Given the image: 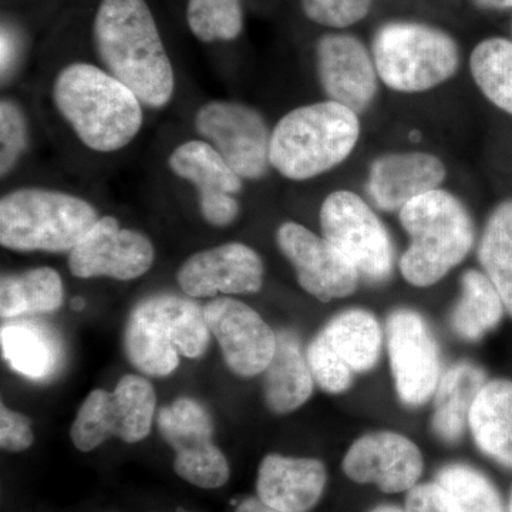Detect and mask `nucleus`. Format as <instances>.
I'll list each match as a JSON object with an SVG mask.
<instances>
[{
    "instance_id": "obj_12",
    "label": "nucleus",
    "mask_w": 512,
    "mask_h": 512,
    "mask_svg": "<svg viewBox=\"0 0 512 512\" xmlns=\"http://www.w3.org/2000/svg\"><path fill=\"white\" fill-rule=\"evenodd\" d=\"M156 262V248L143 232L124 228L113 215H100L69 254V269L80 279L133 281Z\"/></svg>"
},
{
    "instance_id": "obj_13",
    "label": "nucleus",
    "mask_w": 512,
    "mask_h": 512,
    "mask_svg": "<svg viewBox=\"0 0 512 512\" xmlns=\"http://www.w3.org/2000/svg\"><path fill=\"white\" fill-rule=\"evenodd\" d=\"M387 350L394 386L407 406H421L434 396L441 379L440 352L420 313L399 309L387 319Z\"/></svg>"
},
{
    "instance_id": "obj_2",
    "label": "nucleus",
    "mask_w": 512,
    "mask_h": 512,
    "mask_svg": "<svg viewBox=\"0 0 512 512\" xmlns=\"http://www.w3.org/2000/svg\"><path fill=\"white\" fill-rule=\"evenodd\" d=\"M53 106L87 150L113 154L136 140L144 126V106L103 67L66 64L52 84Z\"/></svg>"
},
{
    "instance_id": "obj_10",
    "label": "nucleus",
    "mask_w": 512,
    "mask_h": 512,
    "mask_svg": "<svg viewBox=\"0 0 512 512\" xmlns=\"http://www.w3.org/2000/svg\"><path fill=\"white\" fill-rule=\"evenodd\" d=\"M194 130L242 180H261L272 168V130L261 111L248 104L235 100L207 101L195 111Z\"/></svg>"
},
{
    "instance_id": "obj_29",
    "label": "nucleus",
    "mask_w": 512,
    "mask_h": 512,
    "mask_svg": "<svg viewBox=\"0 0 512 512\" xmlns=\"http://www.w3.org/2000/svg\"><path fill=\"white\" fill-rule=\"evenodd\" d=\"M478 261L512 316V200L491 212L478 245Z\"/></svg>"
},
{
    "instance_id": "obj_17",
    "label": "nucleus",
    "mask_w": 512,
    "mask_h": 512,
    "mask_svg": "<svg viewBox=\"0 0 512 512\" xmlns=\"http://www.w3.org/2000/svg\"><path fill=\"white\" fill-rule=\"evenodd\" d=\"M265 266L261 255L242 242L195 252L177 272L181 291L190 298L247 295L261 291Z\"/></svg>"
},
{
    "instance_id": "obj_25",
    "label": "nucleus",
    "mask_w": 512,
    "mask_h": 512,
    "mask_svg": "<svg viewBox=\"0 0 512 512\" xmlns=\"http://www.w3.org/2000/svg\"><path fill=\"white\" fill-rule=\"evenodd\" d=\"M468 427L485 456L512 468V380L485 383L471 409Z\"/></svg>"
},
{
    "instance_id": "obj_9",
    "label": "nucleus",
    "mask_w": 512,
    "mask_h": 512,
    "mask_svg": "<svg viewBox=\"0 0 512 512\" xmlns=\"http://www.w3.org/2000/svg\"><path fill=\"white\" fill-rule=\"evenodd\" d=\"M322 237L356 266L360 276L382 284L392 276L394 251L383 222L353 191H333L319 212Z\"/></svg>"
},
{
    "instance_id": "obj_4",
    "label": "nucleus",
    "mask_w": 512,
    "mask_h": 512,
    "mask_svg": "<svg viewBox=\"0 0 512 512\" xmlns=\"http://www.w3.org/2000/svg\"><path fill=\"white\" fill-rule=\"evenodd\" d=\"M204 309L185 296L157 293L138 302L124 329V350L138 372L170 376L180 356L197 359L210 343Z\"/></svg>"
},
{
    "instance_id": "obj_35",
    "label": "nucleus",
    "mask_w": 512,
    "mask_h": 512,
    "mask_svg": "<svg viewBox=\"0 0 512 512\" xmlns=\"http://www.w3.org/2000/svg\"><path fill=\"white\" fill-rule=\"evenodd\" d=\"M35 436L29 417L13 412L2 403L0 406V447L10 453L28 450Z\"/></svg>"
},
{
    "instance_id": "obj_15",
    "label": "nucleus",
    "mask_w": 512,
    "mask_h": 512,
    "mask_svg": "<svg viewBox=\"0 0 512 512\" xmlns=\"http://www.w3.org/2000/svg\"><path fill=\"white\" fill-rule=\"evenodd\" d=\"M175 177L197 191L201 217L214 228H227L238 220L241 204L238 195L244 181L215 148L201 138L178 144L167 160Z\"/></svg>"
},
{
    "instance_id": "obj_38",
    "label": "nucleus",
    "mask_w": 512,
    "mask_h": 512,
    "mask_svg": "<svg viewBox=\"0 0 512 512\" xmlns=\"http://www.w3.org/2000/svg\"><path fill=\"white\" fill-rule=\"evenodd\" d=\"M12 40H10L9 32L5 29L2 30V76H5L6 70L10 67L12 62Z\"/></svg>"
},
{
    "instance_id": "obj_8",
    "label": "nucleus",
    "mask_w": 512,
    "mask_h": 512,
    "mask_svg": "<svg viewBox=\"0 0 512 512\" xmlns=\"http://www.w3.org/2000/svg\"><path fill=\"white\" fill-rule=\"evenodd\" d=\"M157 396L144 377H121L114 392L97 389L86 397L70 430L74 447L89 453L110 437L138 443L153 429Z\"/></svg>"
},
{
    "instance_id": "obj_34",
    "label": "nucleus",
    "mask_w": 512,
    "mask_h": 512,
    "mask_svg": "<svg viewBox=\"0 0 512 512\" xmlns=\"http://www.w3.org/2000/svg\"><path fill=\"white\" fill-rule=\"evenodd\" d=\"M0 128H2V177L8 175L18 163L20 154L28 143V126L18 104L3 99L0 104Z\"/></svg>"
},
{
    "instance_id": "obj_23",
    "label": "nucleus",
    "mask_w": 512,
    "mask_h": 512,
    "mask_svg": "<svg viewBox=\"0 0 512 512\" xmlns=\"http://www.w3.org/2000/svg\"><path fill=\"white\" fill-rule=\"evenodd\" d=\"M315 338L355 375L372 370L382 353V326L376 316L365 309L339 313Z\"/></svg>"
},
{
    "instance_id": "obj_16",
    "label": "nucleus",
    "mask_w": 512,
    "mask_h": 512,
    "mask_svg": "<svg viewBox=\"0 0 512 512\" xmlns=\"http://www.w3.org/2000/svg\"><path fill=\"white\" fill-rule=\"evenodd\" d=\"M204 313L232 373L251 379L265 372L274 357L278 335L258 312L247 303L222 296L212 299Z\"/></svg>"
},
{
    "instance_id": "obj_20",
    "label": "nucleus",
    "mask_w": 512,
    "mask_h": 512,
    "mask_svg": "<svg viewBox=\"0 0 512 512\" xmlns=\"http://www.w3.org/2000/svg\"><path fill=\"white\" fill-rule=\"evenodd\" d=\"M446 175V165L434 154H384L370 165L367 192L380 211L400 212L420 195L439 190Z\"/></svg>"
},
{
    "instance_id": "obj_31",
    "label": "nucleus",
    "mask_w": 512,
    "mask_h": 512,
    "mask_svg": "<svg viewBox=\"0 0 512 512\" xmlns=\"http://www.w3.org/2000/svg\"><path fill=\"white\" fill-rule=\"evenodd\" d=\"M185 15L202 43L232 42L244 30L242 0H188Z\"/></svg>"
},
{
    "instance_id": "obj_18",
    "label": "nucleus",
    "mask_w": 512,
    "mask_h": 512,
    "mask_svg": "<svg viewBox=\"0 0 512 512\" xmlns=\"http://www.w3.org/2000/svg\"><path fill=\"white\" fill-rule=\"evenodd\" d=\"M423 468L420 448L396 431H375L359 437L343 458V471L350 480L375 484L387 494L412 490Z\"/></svg>"
},
{
    "instance_id": "obj_27",
    "label": "nucleus",
    "mask_w": 512,
    "mask_h": 512,
    "mask_svg": "<svg viewBox=\"0 0 512 512\" xmlns=\"http://www.w3.org/2000/svg\"><path fill=\"white\" fill-rule=\"evenodd\" d=\"M460 298L451 312V328L461 339L477 342L497 328L505 305L493 282L484 272L470 269L461 276Z\"/></svg>"
},
{
    "instance_id": "obj_11",
    "label": "nucleus",
    "mask_w": 512,
    "mask_h": 512,
    "mask_svg": "<svg viewBox=\"0 0 512 512\" xmlns=\"http://www.w3.org/2000/svg\"><path fill=\"white\" fill-rule=\"evenodd\" d=\"M157 426L164 440L173 447L174 470L183 480L204 490L227 484L229 464L212 441L210 414L195 400H175L160 410Z\"/></svg>"
},
{
    "instance_id": "obj_19",
    "label": "nucleus",
    "mask_w": 512,
    "mask_h": 512,
    "mask_svg": "<svg viewBox=\"0 0 512 512\" xmlns=\"http://www.w3.org/2000/svg\"><path fill=\"white\" fill-rule=\"evenodd\" d=\"M316 72L323 93L357 116L365 113L377 94L375 60L357 37L328 33L316 43Z\"/></svg>"
},
{
    "instance_id": "obj_41",
    "label": "nucleus",
    "mask_w": 512,
    "mask_h": 512,
    "mask_svg": "<svg viewBox=\"0 0 512 512\" xmlns=\"http://www.w3.org/2000/svg\"><path fill=\"white\" fill-rule=\"evenodd\" d=\"M72 306H73L74 311H82V309L84 308L83 299H80V298L74 299Z\"/></svg>"
},
{
    "instance_id": "obj_24",
    "label": "nucleus",
    "mask_w": 512,
    "mask_h": 512,
    "mask_svg": "<svg viewBox=\"0 0 512 512\" xmlns=\"http://www.w3.org/2000/svg\"><path fill=\"white\" fill-rule=\"evenodd\" d=\"M487 382L484 370L468 362L456 363L441 376L433 396L431 419V427L439 439L450 444L460 441L478 393Z\"/></svg>"
},
{
    "instance_id": "obj_3",
    "label": "nucleus",
    "mask_w": 512,
    "mask_h": 512,
    "mask_svg": "<svg viewBox=\"0 0 512 512\" xmlns=\"http://www.w3.org/2000/svg\"><path fill=\"white\" fill-rule=\"evenodd\" d=\"M359 137V117L342 104L328 100L296 107L272 130L271 167L288 180H312L342 164Z\"/></svg>"
},
{
    "instance_id": "obj_42",
    "label": "nucleus",
    "mask_w": 512,
    "mask_h": 512,
    "mask_svg": "<svg viewBox=\"0 0 512 512\" xmlns=\"http://www.w3.org/2000/svg\"><path fill=\"white\" fill-rule=\"evenodd\" d=\"M508 512H512V495H511L510 505H508Z\"/></svg>"
},
{
    "instance_id": "obj_21",
    "label": "nucleus",
    "mask_w": 512,
    "mask_h": 512,
    "mask_svg": "<svg viewBox=\"0 0 512 512\" xmlns=\"http://www.w3.org/2000/svg\"><path fill=\"white\" fill-rule=\"evenodd\" d=\"M328 474L316 458L268 454L256 478V493L269 507L284 512H308L319 503Z\"/></svg>"
},
{
    "instance_id": "obj_32",
    "label": "nucleus",
    "mask_w": 512,
    "mask_h": 512,
    "mask_svg": "<svg viewBox=\"0 0 512 512\" xmlns=\"http://www.w3.org/2000/svg\"><path fill=\"white\" fill-rule=\"evenodd\" d=\"M436 483L446 488L460 512H508L495 485L476 468L451 464L437 473Z\"/></svg>"
},
{
    "instance_id": "obj_37",
    "label": "nucleus",
    "mask_w": 512,
    "mask_h": 512,
    "mask_svg": "<svg viewBox=\"0 0 512 512\" xmlns=\"http://www.w3.org/2000/svg\"><path fill=\"white\" fill-rule=\"evenodd\" d=\"M235 512H284L276 510V508L269 507L268 504H265L264 501L259 497L247 498V500L242 501Z\"/></svg>"
},
{
    "instance_id": "obj_36",
    "label": "nucleus",
    "mask_w": 512,
    "mask_h": 512,
    "mask_svg": "<svg viewBox=\"0 0 512 512\" xmlns=\"http://www.w3.org/2000/svg\"><path fill=\"white\" fill-rule=\"evenodd\" d=\"M404 512H460L454 498L439 483L420 484L407 491Z\"/></svg>"
},
{
    "instance_id": "obj_39",
    "label": "nucleus",
    "mask_w": 512,
    "mask_h": 512,
    "mask_svg": "<svg viewBox=\"0 0 512 512\" xmlns=\"http://www.w3.org/2000/svg\"><path fill=\"white\" fill-rule=\"evenodd\" d=\"M481 9L505 10L512 9V0H473Z\"/></svg>"
},
{
    "instance_id": "obj_33",
    "label": "nucleus",
    "mask_w": 512,
    "mask_h": 512,
    "mask_svg": "<svg viewBox=\"0 0 512 512\" xmlns=\"http://www.w3.org/2000/svg\"><path fill=\"white\" fill-rule=\"evenodd\" d=\"M373 0H301L306 18L325 28L345 29L369 15Z\"/></svg>"
},
{
    "instance_id": "obj_6",
    "label": "nucleus",
    "mask_w": 512,
    "mask_h": 512,
    "mask_svg": "<svg viewBox=\"0 0 512 512\" xmlns=\"http://www.w3.org/2000/svg\"><path fill=\"white\" fill-rule=\"evenodd\" d=\"M100 215L72 192L20 187L0 200V244L16 252L70 254Z\"/></svg>"
},
{
    "instance_id": "obj_1",
    "label": "nucleus",
    "mask_w": 512,
    "mask_h": 512,
    "mask_svg": "<svg viewBox=\"0 0 512 512\" xmlns=\"http://www.w3.org/2000/svg\"><path fill=\"white\" fill-rule=\"evenodd\" d=\"M101 67L126 84L144 107L161 110L175 94V72L146 0H101L93 20Z\"/></svg>"
},
{
    "instance_id": "obj_30",
    "label": "nucleus",
    "mask_w": 512,
    "mask_h": 512,
    "mask_svg": "<svg viewBox=\"0 0 512 512\" xmlns=\"http://www.w3.org/2000/svg\"><path fill=\"white\" fill-rule=\"evenodd\" d=\"M478 89L494 106L512 116V42L491 37L478 43L470 57Z\"/></svg>"
},
{
    "instance_id": "obj_7",
    "label": "nucleus",
    "mask_w": 512,
    "mask_h": 512,
    "mask_svg": "<svg viewBox=\"0 0 512 512\" xmlns=\"http://www.w3.org/2000/svg\"><path fill=\"white\" fill-rule=\"evenodd\" d=\"M372 49L377 74L394 92H427L450 80L460 66L456 40L424 23H386Z\"/></svg>"
},
{
    "instance_id": "obj_22",
    "label": "nucleus",
    "mask_w": 512,
    "mask_h": 512,
    "mask_svg": "<svg viewBox=\"0 0 512 512\" xmlns=\"http://www.w3.org/2000/svg\"><path fill=\"white\" fill-rule=\"evenodd\" d=\"M264 375L265 404L272 413L295 412L311 399L315 379L295 333H279L274 357Z\"/></svg>"
},
{
    "instance_id": "obj_5",
    "label": "nucleus",
    "mask_w": 512,
    "mask_h": 512,
    "mask_svg": "<svg viewBox=\"0 0 512 512\" xmlns=\"http://www.w3.org/2000/svg\"><path fill=\"white\" fill-rule=\"evenodd\" d=\"M400 222L410 237L400 272L417 288L440 282L470 254L476 238L466 205L440 188L409 202L400 211Z\"/></svg>"
},
{
    "instance_id": "obj_28",
    "label": "nucleus",
    "mask_w": 512,
    "mask_h": 512,
    "mask_svg": "<svg viewBox=\"0 0 512 512\" xmlns=\"http://www.w3.org/2000/svg\"><path fill=\"white\" fill-rule=\"evenodd\" d=\"M3 356L12 369L33 380L47 379L59 363V349L47 330L29 322L9 323L0 332Z\"/></svg>"
},
{
    "instance_id": "obj_14",
    "label": "nucleus",
    "mask_w": 512,
    "mask_h": 512,
    "mask_svg": "<svg viewBox=\"0 0 512 512\" xmlns=\"http://www.w3.org/2000/svg\"><path fill=\"white\" fill-rule=\"evenodd\" d=\"M279 251L293 266L303 291L320 302L335 301L356 292L362 276L356 266L328 239L298 222L276 229Z\"/></svg>"
},
{
    "instance_id": "obj_26",
    "label": "nucleus",
    "mask_w": 512,
    "mask_h": 512,
    "mask_svg": "<svg viewBox=\"0 0 512 512\" xmlns=\"http://www.w3.org/2000/svg\"><path fill=\"white\" fill-rule=\"evenodd\" d=\"M62 276L49 266L28 269L20 274L2 276L0 281V316L2 319L52 313L62 308Z\"/></svg>"
},
{
    "instance_id": "obj_43",
    "label": "nucleus",
    "mask_w": 512,
    "mask_h": 512,
    "mask_svg": "<svg viewBox=\"0 0 512 512\" xmlns=\"http://www.w3.org/2000/svg\"><path fill=\"white\" fill-rule=\"evenodd\" d=\"M175 512H192V511H185V510H181V508H180V510H177Z\"/></svg>"
},
{
    "instance_id": "obj_40",
    "label": "nucleus",
    "mask_w": 512,
    "mask_h": 512,
    "mask_svg": "<svg viewBox=\"0 0 512 512\" xmlns=\"http://www.w3.org/2000/svg\"><path fill=\"white\" fill-rule=\"evenodd\" d=\"M370 512H404L400 510V508L393 507V505H382V507H377L375 510Z\"/></svg>"
}]
</instances>
